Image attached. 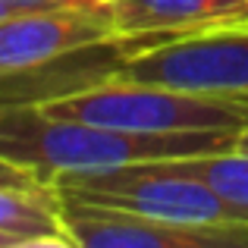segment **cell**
Wrapping results in <instances>:
<instances>
[{"instance_id": "8fae6325", "label": "cell", "mask_w": 248, "mask_h": 248, "mask_svg": "<svg viewBox=\"0 0 248 248\" xmlns=\"http://www.w3.org/2000/svg\"><path fill=\"white\" fill-rule=\"evenodd\" d=\"M6 16H10V10H6V6H3V3H0V22H3V19H6Z\"/></svg>"}, {"instance_id": "9c48e42d", "label": "cell", "mask_w": 248, "mask_h": 248, "mask_svg": "<svg viewBox=\"0 0 248 248\" xmlns=\"http://www.w3.org/2000/svg\"><path fill=\"white\" fill-rule=\"evenodd\" d=\"M10 13H38V10H63L82 3H110V0H0Z\"/></svg>"}, {"instance_id": "52a82bcc", "label": "cell", "mask_w": 248, "mask_h": 248, "mask_svg": "<svg viewBox=\"0 0 248 248\" xmlns=\"http://www.w3.org/2000/svg\"><path fill=\"white\" fill-rule=\"evenodd\" d=\"M188 176L207 182L239 217L248 220V126L239 129L236 141L226 151L176 157Z\"/></svg>"}, {"instance_id": "6da1fadb", "label": "cell", "mask_w": 248, "mask_h": 248, "mask_svg": "<svg viewBox=\"0 0 248 248\" xmlns=\"http://www.w3.org/2000/svg\"><path fill=\"white\" fill-rule=\"evenodd\" d=\"M239 129L141 135L82 120L54 116L38 101H0V157L54 182L66 173H91L145 160L226 151Z\"/></svg>"}, {"instance_id": "ba28073f", "label": "cell", "mask_w": 248, "mask_h": 248, "mask_svg": "<svg viewBox=\"0 0 248 248\" xmlns=\"http://www.w3.org/2000/svg\"><path fill=\"white\" fill-rule=\"evenodd\" d=\"M0 186H13V188H47L54 186V182L41 179L38 173H31V170L13 164V160H3L0 157Z\"/></svg>"}, {"instance_id": "30bf717a", "label": "cell", "mask_w": 248, "mask_h": 248, "mask_svg": "<svg viewBox=\"0 0 248 248\" xmlns=\"http://www.w3.org/2000/svg\"><path fill=\"white\" fill-rule=\"evenodd\" d=\"M0 248H22V245H19V242H16L13 236H6V232H0Z\"/></svg>"}, {"instance_id": "8992f818", "label": "cell", "mask_w": 248, "mask_h": 248, "mask_svg": "<svg viewBox=\"0 0 248 248\" xmlns=\"http://www.w3.org/2000/svg\"><path fill=\"white\" fill-rule=\"evenodd\" d=\"M126 38H179L248 25V0H110Z\"/></svg>"}, {"instance_id": "5b68a950", "label": "cell", "mask_w": 248, "mask_h": 248, "mask_svg": "<svg viewBox=\"0 0 248 248\" xmlns=\"http://www.w3.org/2000/svg\"><path fill=\"white\" fill-rule=\"evenodd\" d=\"M57 192L73 248H248V223H176L66 188Z\"/></svg>"}, {"instance_id": "3957f363", "label": "cell", "mask_w": 248, "mask_h": 248, "mask_svg": "<svg viewBox=\"0 0 248 248\" xmlns=\"http://www.w3.org/2000/svg\"><path fill=\"white\" fill-rule=\"evenodd\" d=\"M54 186L176 223H248L207 182L188 176L176 157L91 173H66L54 179Z\"/></svg>"}, {"instance_id": "277c9868", "label": "cell", "mask_w": 248, "mask_h": 248, "mask_svg": "<svg viewBox=\"0 0 248 248\" xmlns=\"http://www.w3.org/2000/svg\"><path fill=\"white\" fill-rule=\"evenodd\" d=\"M116 76L195 94L248 97V25L179 35L123 57Z\"/></svg>"}, {"instance_id": "7a4b0ae2", "label": "cell", "mask_w": 248, "mask_h": 248, "mask_svg": "<svg viewBox=\"0 0 248 248\" xmlns=\"http://www.w3.org/2000/svg\"><path fill=\"white\" fill-rule=\"evenodd\" d=\"M38 104L54 116L141 135L248 126V97L195 94L154 82L123 79L116 73Z\"/></svg>"}]
</instances>
